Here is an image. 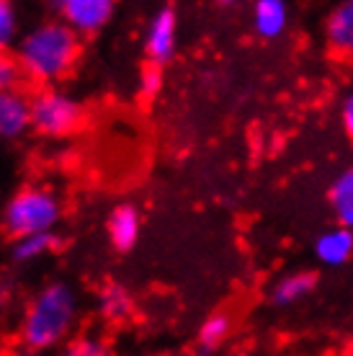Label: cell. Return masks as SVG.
Segmentation results:
<instances>
[{
    "label": "cell",
    "mask_w": 353,
    "mask_h": 356,
    "mask_svg": "<svg viewBox=\"0 0 353 356\" xmlns=\"http://www.w3.org/2000/svg\"><path fill=\"white\" fill-rule=\"evenodd\" d=\"M80 302L78 294L65 282H49L28 300L21 318V348L47 354L52 348H62L72 339L78 325Z\"/></svg>",
    "instance_id": "cell-1"
},
{
    "label": "cell",
    "mask_w": 353,
    "mask_h": 356,
    "mask_svg": "<svg viewBox=\"0 0 353 356\" xmlns=\"http://www.w3.org/2000/svg\"><path fill=\"white\" fill-rule=\"evenodd\" d=\"M16 57L28 81L52 88L67 78L80 57V36L60 18L42 21L18 39Z\"/></svg>",
    "instance_id": "cell-2"
},
{
    "label": "cell",
    "mask_w": 353,
    "mask_h": 356,
    "mask_svg": "<svg viewBox=\"0 0 353 356\" xmlns=\"http://www.w3.org/2000/svg\"><path fill=\"white\" fill-rule=\"evenodd\" d=\"M60 217L62 204L54 191L44 186H24L6 202L3 214H0V227L13 241H21L31 235L54 232Z\"/></svg>",
    "instance_id": "cell-3"
},
{
    "label": "cell",
    "mask_w": 353,
    "mask_h": 356,
    "mask_svg": "<svg viewBox=\"0 0 353 356\" xmlns=\"http://www.w3.org/2000/svg\"><path fill=\"white\" fill-rule=\"evenodd\" d=\"M85 111L67 90L39 88L31 96V129L49 140L70 137L83 127Z\"/></svg>",
    "instance_id": "cell-4"
},
{
    "label": "cell",
    "mask_w": 353,
    "mask_h": 356,
    "mask_svg": "<svg viewBox=\"0 0 353 356\" xmlns=\"http://www.w3.org/2000/svg\"><path fill=\"white\" fill-rule=\"evenodd\" d=\"M52 8L57 10L62 24H67L75 34L83 36L98 34L104 26H108L116 6L111 0H57L52 3Z\"/></svg>",
    "instance_id": "cell-5"
},
{
    "label": "cell",
    "mask_w": 353,
    "mask_h": 356,
    "mask_svg": "<svg viewBox=\"0 0 353 356\" xmlns=\"http://www.w3.org/2000/svg\"><path fill=\"white\" fill-rule=\"evenodd\" d=\"M178 49V13L173 6H163L152 13L145 29V54L150 65L163 67L176 57Z\"/></svg>",
    "instance_id": "cell-6"
},
{
    "label": "cell",
    "mask_w": 353,
    "mask_h": 356,
    "mask_svg": "<svg viewBox=\"0 0 353 356\" xmlns=\"http://www.w3.org/2000/svg\"><path fill=\"white\" fill-rule=\"evenodd\" d=\"M31 129V96L24 90L0 93V140H18Z\"/></svg>",
    "instance_id": "cell-7"
},
{
    "label": "cell",
    "mask_w": 353,
    "mask_h": 356,
    "mask_svg": "<svg viewBox=\"0 0 353 356\" xmlns=\"http://www.w3.org/2000/svg\"><path fill=\"white\" fill-rule=\"evenodd\" d=\"M325 44L336 57L353 60V0L330 10L325 21Z\"/></svg>",
    "instance_id": "cell-8"
},
{
    "label": "cell",
    "mask_w": 353,
    "mask_h": 356,
    "mask_svg": "<svg viewBox=\"0 0 353 356\" xmlns=\"http://www.w3.org/2000/svg\"><path fill=\"white\" fill-rule=\"evenodd\" d=\"M108 241L116 250H132L140 241L142 232V214L134 204H119L111 209L106 220Z\"/></svg>",
    "instance_id": "cell-9"
},
{
    "label": "cell",
    "mask_w": 353,
    "mask_h": 356,
    "mask_svg": "<svg viewBox=\"0 0 353 356\" xmlns=\"http://www.w3.org/2000/svg\"><path fill=\"white\" fill-rule=\"evenodd\" d=\"M315 259L325 266H343L353 256V230H345L340 225L327 227L312 243Z\"/></svg>",
    "instance_id": "cell-10"
},
{
    "label": "cell",
    "mask_w": 353,
    "mask_h": 356,
    "mask_svg": "<svg viewBox=\"0 0 353 356\" xmlns=\"http://www.w3.org/2000/svg\"><path fill=\"white\" fill-rule=\"evenodd\" d=\"M315 286H318V276L312 271H289L276 279L268 297L274 307H294L302 300H307L315 292Z\"/></svg>",
    "instance_id": "cell-11"
},
{
    "label": "cell",
    "mask_w": 353,
    "mask_h": 356,
    "mask_svg": "<svg viewBox=\"0 0 353 356\" xmlns=\"http://www.w3.org/2000/svg\"><path fill=\"white\" fill-rule=\"evenodd\" d=\"M96 310L106 323L119 325V323L132 318L134 297L124 284H119V282H108V284H104L101 286V292H98Z\"/></svg>",
    "instance_id": "cell-12"
},
{
    "label": "cell",
    "mask_w": 353,
    "mask_h": 356,
    "mask_svg": "<svg viewBox=\"0 0 353 356\" xmlns=\"http://www.w3.org/2000/svg\"><path fill=\"white\" fill-rule=\"evenodd\" d=\"M289 26V6L284 0H258L253 6V29L265 42L284 36Z\"/></svg>",
    "instance_id": "cell-13"
},
{
    "label": "cell",
    "mask_w": 353,
    "mask_h": 356,
    "mask_svg": "<svg viewBox=\"0 0 353 356\" xmlns=\"http://www.w3.org/2000/svg\"><path fill=\"white\" fill-rule=\"evenodd\" d=\"M232 330H235V318H232L230 312L220 310L206 315V321L199 325V333H196V348H199V354L204 356L217 354L230 341Z\"/></svg>",
    "instance_id": "cell-14"
},
{
    "label": "cell",
    "mask_w": 353,
    "mask_h": 356,
    "mask_svg": "<svg viewBox=\"0 0 353 356\" xmlns=\"http://www.w3.org/2000/svg\"><path fill=\"white\" fill-rule=\"evenodd\" d=\"M57 245H60V238L54 232H47V235H31V238L13 241L10 253H13V261H18V264H31V261L52 253Z\"/></svg>",
    "instance_id": "cell-15"
},
{
    "label": "cell",
    "mask_w": 353,
    "mask_h": 356,
    "mask_svg": "<svg viewBox=\"0 0 353 356\" xmlns=\"http://www.w3.org/2000/svg\"><path fill=\"white\" fill-rule=\"evenodd\" d=\"M57 356H114V354H111V346L104 339H98L93 333H83V336H72L57 351Z\"/></svg>",
    "instance_id": "cell-16"
},
{
    "label": "cell",
    "mask_w": 353,
    "mask_h": 356,
    "mask_svg": "<svg viewBox=\"0 0 353 356\" xmlns=\"http://www.w3.org/2000/svg\"><path fill=\"white\" fill-rule=\"evenodd\" d=\"M26 81V72L21 67L16 54H0V93L6 90H21V83Z\"/></svg>",
    "instance_id": "cell-17"
},
{
    "label": "cell",
    "mask_w": 353,
    "mask_h": 356,
    "mask_svg": "<svg viewBox=\"0 0 353 356\" xmlns=\"http://www.w3.org/2000/svg\"><path fill=\"white\" fill-rule=\"evenodd\" d=\"M18 36V13L16 6L8 0H0V54L8 52Z\"/></svg>",
    "instance_id": "cell-18"
},
{
    "label": "cell",
    "mask_w": 353,
    "mask_h": 356,
    "mask_svg": "<svg viewBox=\"0 0 353 356\" xmlns=\"http://www.w3.org/2000/svg\"><path fill=\"white\" fill-rule=\"evenodd\" d=\"M327 199H330L333 209H338V207H343V204H351L353 202V165L343 168L333 178V184L327 188Z\"/></svg>",
    "instance_id": "cell-19"
},
{
    "label": "cell",
    "mask_w": 353,
    "mask_h": 356,
    "mask_svg": "<svg viewBox=\"0 0 353 356\" xmlns=\"http://www.w3.org/2000/svg\"><path fill=\"white\" fill-rule=\"evenodd\" d=\"M137 90H140L142 98H155L160 96L163 90V70L158 65H147L145 70L140 72V81H137Z\"/></svg>",
    "instance_id": "cell-20"
},
{
    "label": "cell",
    "mask_w": 353,
    "mask_h": 356,
    "mask_svg": "<svg viewBox=\"0 0 353 356\" xmlns=\"http://www.w3.org/2000/svg\"><path fill=\"white\" fill-rule=\"evenodd\" d=\"M340 124H343V132L353 140V90L340 104Z\"/></svg>",
    "instance_id": "cell-21"
},
{
    "label": "cell",
    "mask_w": 353,
    "mask_h": 356,
    "mask_svg": "<svg viewBox=\"0 0 353 356\" xmlns=\"http://www.w3.org/2000/svg\"><path fill=\"white\" fill-rule=\"evenodd\" d=\"M336 220L340 227H345V230H353V202L351 204H343L336 209Z\"/></svg>",
    "instance_id": "cell-22"
},
{
    "label": "cell",
    "mask_w": 353,
    "mask_h": 356,
    "mask_svg": "<svg viewBox=\"0 0 353 356\" xmlns=\"http://www.w3.org/2000/svg\"><path fill=\"white\" fill-rule=\"evenodd\" d=\"M10 300H13V292H10V286L8 284H0V312L8 307Z\"/></svg>",
    "instance_id": "cell-23"
},
{
    "label": "cell",
    "mask_w": 353,
    "mask_h": 356,
    "mask_svg": "<svg viewBox=\"0 0 353 356\" xmlns=\"http://www.w3.org/2000/svg\"><path fill=\"white\" fill-rule=\"evenodd\" d=\"M8 356H44V354H36V351H28V348H18V351H13Z\"/></svg>",
    "instance_id": "cell-24"
},
{
    "label": "cell",
    "mask_w": 353,
    "mask_h": 356,
    "mask_svg": "<svg viewBox=\"0 0 353 356\" xmlns=\"http://www.w3.org/2000/svg\"><path fill=\"white\" fill-rule=\"evenodd\" d=\"M230 356H253V354H247V351H238V354H230Z\"/></svg>",
    "instance_id": "cell-25"
}]
</instances>
